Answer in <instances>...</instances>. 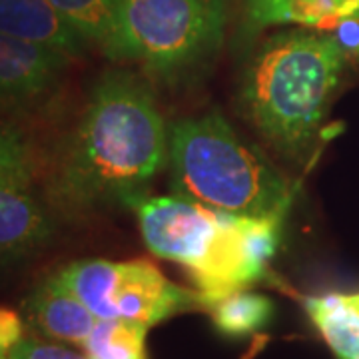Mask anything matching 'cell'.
Listing matches in <instances>:
<instances>
[{
    "label": "cell",
    "instance_id": "6da1fadb",
    "mask_svg": "<svg viewBox=\"0 0 359 359\" xmlns=\"http://www.w3.org/2000/svg\"><path fill=\"white\" fill-rule=\"evenodd\" d=\"M164 120L146 82L112 70L92 92L54 180V196L70 208L136 204L164 164Z\"/></svg>",
    "mask_w": 359,
    "mask_h": 359
},
{
    "label": "cell",
    "instance_id": "7a4b0ae2",
    "mask_svg": "<svg viewBox=\"0 0 359 359\" xmlns=\"http://www.w3.org/2000/svg\"><path fill=\"white\" fill-rule=\"evenodd\" d=\"M337 36L295 28L268 39L242 82V106L259 134L285 156L308 152L347 65Z\"/></svg>",
    "mask_w": 359,
    "mask_h": 359
},
{
    "label": "cell",
    "instance_id": "3957f363",
    "mask_svg": "<svg viewBox=\"0 0 359 359\" xmlns=\"http://www.w3.org/2000/svg\"><path fill=\"white\" fill-rule=\"evenodd\" d=\"M176 198L216 212L271 218L292 202V184L218 114L182 120L168 138Z\"/></svg>",
    "mask_w": 359,
    "mask_h": 359
},
{
    "label": "cell",
    "instance_id": "277c9868",
    "mask_svg": "<svg viewBox=\"0 0 359 359\" xmlns=\"http://www.w3.org/2000/svg\"><path fill=\"white\" fill-rule=\"evenodd\" d=\"M226 0H124L112 60L140 62L168 84L194 76L219 50Z\"/></svg>",
    "mask_w": 359,
    "mask_h": 359
},
{
    "label": "cell",
    "instance_id": "5b68a950",
    "mask_svg": "<svg viewBox=\"0 0 359 359\" xmlns=\"http://www.w3.org/2000/svg\"><path fill=\"white\" fill-rule=\"evenodd\" d=\"M58 278L98 320L138 321L150 327L186 309L202 308L196 292L172 283L146 259H82Z\"/></svg>",
    "mask_w": 359,
    "mask_h": 359
},
{
    "label": "cell",
    "instance_id": "8992f818",
    "mask_svg": "<svg viewBox=\"0 0 359 359\" xmlns=\"http://www.w3.org/2000/svg\"><path fill=\"white\" fill-rule=\"evenodd\" d=\"M283 216L254 218L219 212V224L204 257L188 269L202 308L256 283L280 242Z\"/></svg>",
    "mask_w": 359,
    "mask_h": 359
},
{
    "label": "cell",
    "instance_id": "52a82bcc",
    "mask_svg": "<svg viewBox=\"0 0 359 359\" xmlns=\"http://www.w3.org/2000/svg\"><path fill=\"white\" fill-rule=\"evenodd\" d=\"M134 205L148 250L186 271L204 257L218 230L219 212L182 198H142Z\"/></svg>",
    "mask_w": 359,
    "mask_h": 359
},
{
    "label": "cell",
    "instance_id": "ba28073f",
    "mask_svg": "<svg viewBox=\"0 0 359 359\" xmlns=\"http://www.w3.org/2000/svg\"><path fill=\"white\" fill-rule=\"evenodd\" d=\"M68 62L62 52L0 32V104L20 108L42 100Z\"/></svg>",
    "mask_w": 359,
    "mask_h": 359
},
{
    "label": "cell",
    "instance_id": "9c48e42d",
    "mask_svg": "<svg viewBox=\"0 0 359 359\" xmlns=\"http://www.w3.org/2000/svg\"><path fill=\"white\" fill-rule=\"evenodd\" d=\"M0 32L62 52L70 60L90 46L50 0H0Z\"/></svg>",
    "mask_w": 359,
    "mask_h": 359
},
{
    "label": "cell",
    "instance_id": "30bf717a",
    "mask_svg": "<svg viewBox=\"0 0 359 359\" xmlns=\"http://www.w3.org/2000/svg\"><path fill=\"white\" fill-rule=\"evenodd\" d=\"M52 231L50 216L28 186L0 182V266L32 254Z\"/></svg>",
    "mask_w": 359,
    "mask_h": 359
},
{
    "label": "cell",
    "instance_id": "8fae6325",
    "mask_svg": "<svg viewBox=\"0 0 359 359\" xmlns=\"http://www.w3.org/2000/svg\"><path fill=\"white\" fill-rule=\"evenodd\" d=\"M28 316L44 335L84 346L98 318L90 311L58 273L36 287L28 299Z\"/></svg>",
    "mask_w": 359,
    "mask_h": 359
},
{
    "label": "cell",
    "instance_id": "7c38bea8",
    "mask_svg": "<svg viewBox=\"0 0 359 359\" xmlns=\"http://www.w3.org/2000/svg\"><path fill=\"white\" fill-rule=\"evenodd\" d=\"M248 16L256 28L271 25L335 28L347 20H359V0H256L248 2Z\"/></svg>",
    "mask_w": 359,
    "mask_h": 359
},
{
    "label": "cell",
    "instance_id": "4fadbf2b",
    "mask_svg": "<svg viewBox=\"0 0 359 359\" xmlns=\"http://www.w3.org/2000/svg\"><path fill=\"white\" fill-rule=\"evenodd\" d=\"M306 309L337 359H359V294L308 297Z\"/></svg>",
    "mask_w": 359,
    "mask_h": 359
},
{
    "label": "cell",
    "instance_id": "5bb4252c",
    "mask_svg": "<svg viewBox=\"0 0 359 359\" xmlns=\"http://www.w3.org/2000/svg\"><path fill=\"white\" fill-rule=\"evenodd\" d=\"M124 0H50L88 44H98L106 56L114 48Z\"/></svg>",
    "mask_w": 359,
    "mask_h": 359
},
{
    "label": "cell",
    "instance_id": "9a60e30c",
    "mask_svg": "<svg viewBox=\"0 0 359 359\" xmlns=\"http://www.w3.org/2000/svg\"><path fill=\"white\" fill-rule=\"evenodd\" d=\"M210 316L219 334L228 337H245L264 330L273 318V302L256 292L238 290L214 302Z\"/></svg>",
    "mask_w": 359,
    "mask_h": 359
},
{
    "label": "cell",
    "instance_id": "2e32d148",
    "mask_svg": "<svg viewBox=\"0 0 359 359\" xmlns=\"http://www.w3.org/2000/svg\"><path fill=\"white\" fill-rule=\"evenodd\" d=\"M148 325L128 320H98L86 339L92 359H146Z\"/></svg>",
    "mask_w": 359,
    "mask_h": 359
},
{
    "label": "cell",
    "instance_id": "e0dca14e",
    "mask_svg": "<svg viewBox=\"0 0 359 359\" xmlns=\"http://www.w3.org/2000/svg\"><path fill=\"white\" fill-rule=\"evenodd\" d=\"M36 172L34 152L26 138L0 120V182L30 186Z\"/></svg>",
    "mask_w": 359,
    "mask_h": 359
},
{
    "label": "cell",
    "instance_id": "ac0fdd59",
    "mask_svg": "<svg viewBox=\"0 0 359 359\" xmlns=\"http://www.w3.org/2000/svg\"><path fill=\"white\" fill-rule=\"evenodd\" d=\"M8 359H84L80 353L56 344H44L39 339H22L11 349Z\"/></svg>",
    "mask_w": 359,
    "mask_h": 359
},
{
    "label": "cell",
    "instance_id": "d6986e66",
    "mask_svg": "<svg viewBox=\"0 0 359 359\" xmlns=\"http://www.w3.org/2000/svg\"><path fill=\"white\" fill-rule=\"evenodd\" d=\"M22 334L25 325L20 316L14 309L0 308V351L8 355L11 349L22 341Z\"/></svg>",
    "mask_w": 359,
    "mask_h": 359
},
{
    "label": "cell",
    "instance_id": "ffe728a7",
    "mask_svg": "<svg viewBox=\"0 0 359 359\" xmlns=\"http://www.w3.org/2000/svg\"><path fill=\"white\" fill-rule=\"evenodd\" d=\"M0 359H8V355H6V353H2V351H0Z\"/></svg>",
    "mask_w": 359,
    "mask_h": 359
},
{
    "label": "cell",
    "instance_id": "44dd1931",
    "mask_svg": "<svg viewBox=\"0 0 359 359\" xmlns=\"http://www.w3.org/2000/svg\"><path fill=\"white\" fill-rule=\"evenodd\" d=\"M248 2H256V0H248Z\"/></svg>",
    "mask_w": 359,
    "mask_h": 359
},
{
    "label": "cell",
    "instance_id": "7402d4cb",
    "mask_svg": "<svg viewBox=\"0 0 359 359\" xmlns=\"http://www.w3.org/2000/svg\"><path fill=\"white\" fill-rule=\"evenodd\" d=\"M90 359H92V358H90Z\"/></svg>",
    "mask_w": 359,
    "mask_h": 359
}]
</instances>
